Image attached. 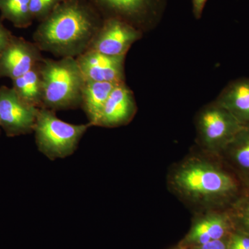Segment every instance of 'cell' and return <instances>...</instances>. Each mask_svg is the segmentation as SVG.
Wrapping results in <instances>:
<instances>
[{
	"mask_svg": "<svg viewBox=\"0 0 249 249\" xmlns=\"http://www.w3.org/2000/svg\"><path fill=\"white\" fill-rule=\"evenodd\" d=\"M103 19L88 0H65L39 22L33 40L56 58H76L89 48Z\"/></svg>",
	"mask_w": 249,
	"mask_h": 249,
	"instance_id": "6da1fadb",
	"label": "cell"
},
{
	"mask_svg": "<svg viewBox=\"0 0 249 249\" xmlns=\"http://www.w3.org/2000/svg\"><path fill=\"white\" fill-rule=\"evenodd\" d=\"M102 17L116 18L142 33L160 22L166 0H88Z\"/></svg>",
	"mask_w": 249,
	"mask_h": 249,
	"instance_id": "8992f818",
	"label": "cell"
},
{
	"mask_svg": "<svg viewBox=\"0 0 249 249\" xmlns=\"http://www.w3.org/2000/svg\"><path fill=\"white\" fill-rule=\"evenodd\" d=\"M169 183L183 200L212 210L230 209L247 189L227 165L198 157L174 168Z\"/></svg>",
	"mask_w": 249,
	"mask_h": 249,
	"instance_id": "7a4b0ae2",
	"label": "cell"
},
{
	"mask_svg": "<svg viewBox=\"0 0 249 249\" xmlns=\"http://www.w3.org/2000/svg\"><path fill=\"white\" fill-rule=\"evenodd\" d=\"M142 31L121 19L106 18L87 51L111 56H124L133 44L142 38Z\"/></svg>",
	"mask_w": 249,
	"mask_h": 249,
	"instance_id": "ba28073f",
	"label": "cell"
},
{
	"mask_svg": "<svg viewBox=\"0 0 249 249\" xmlns=\"http://www.w3.org/2000/svg\"><path fill=\"white\" fill-rule=\"evenodd\" d=\"M13 36L14 35L11 34V31L6 29L0 21V54L6 48Z\"/></svg>",
	"mask_w": 249,
	"mask_h": 249,
	"instance_id": "7402d4cb",
	"label": "cell"
},
{
	"mask_svg": "<svg viewBox=\"0 0 249 249\" xmlns=\"http://www.w3.org/2000/svg\"><path fill=\"white\" fill-rule=\"evenodd\" d=\"M230 236V235H229ZM229 237L208 242L204 245L196 246L188 249H228Z\"/></svg>",
	"mask_w": 249,
	"mask_h": 249,
	"instance_id": "44dd1931",
	"label": "cell"
},
{
	"mask_svg": "<svg viewBox=\"0 0 249 249\" xmlns=\"http://www.w3.org/2000/svg\"><path fill=\"white\" fill-rule=\"evenodd\" d=\"M39 109L24 102L13 88L0 87V127L8 137L34 132Z\"/></svg>",
	"mask_w": 249,
	"mask_h": 249,
	"instance_id": "52a82bcc",
	"label": "cell"
},
{
	"mask_svg": "<svg viewBox=\"0 0 249 249\" xmlns=\"http://www.w3.org/2000/svg\"><path fill=\"white\" fill-rule=\"evenodd\" d=\"M188 249L183 248V247H178V248H177V249Z\"/></svg>",
	"mask_w": 249,
	"mask_h": 249,
	"instance_id": "cb8c5ba5",
	"label": "cell"
},
{
	"mask_svg": "<svg viewBox=\"0 0 249 249\" xmlns=\"http://www.w3.org/2000/svg\"><path fill=\"white\" fill-rule=\"evenodd\" d=\"M219 157L249 189V124L242 126Z\"/></svg>",
	"mask_w": 249,
	"mask_h": 249,
	"instance_id": "4fadbf2b",
	"label": "cell"
},
{
	"mask_svg": "<svg viewBox=\"0 0 249 249\" xmlns=\"http://www.w3.org/2000/svg\"><path fill=\"white\" fill-rule=\"evenodd\" d=\"M65 0H29L31 16L34 20L42 22Z\"/></svg>",
	"mask_w": 249,
	"mask_h": 249,
	"instance_id": "d6986e66",
	"label": "cell"
},
{
	"mask_svg": "<svg viewBox=\"0 0 249 249\" xmlns=\"http://www.w3.org/2000/svg\"><path fill=\"white\" fill-rule=\"evenodd\" d=\"M228 249H249V234L234 229L229 237Z\"/></svg>",
	"mask_w": 249,
	"mask_h": 249,
	"instance_id": "ffe728a7",
	"label": "cell"
},
{
	"mask_svg": "<svg viewBox=\"0 0 249 249\" xmlns=\"http://www.w3.org/2000/svg\"><path fill=\"white\" fill-rule=\"evenodd\" d=\"M233 223L228 210H212L193 221L191 229L178 247L191 249L229 237L233 231Z\"/></svg>",
	"mask_w": 249,
	"mask_h": 249,
	"instance_id": "9c48e42d",
	"label": "cell"
},
{
	"mask_svg": "<svg viewBox=\"0 0 249 249\" xmlns=\"http://www.w3.org/2000/svg\"><path fill=\"white\" fill-rule=\"evenodd\" d=\"M117 84L119 83L85 80L80 107L92 126L96 125L105 103Z\"/></svg>",
	"mask_w": 249,
	"mask_h": 249,
	"instance_id": "9a60e30c",
	"label": "cell"
},
{
	"mask_svg": "<svg viewBox=\"0 0 249 249\" xmlns=\"http://www.w3.org/2000/svg\"><path fill=\"white\" fill-rule=\"evenodd\" d=\"M207 1L208 0H192L193 14L196 19L201 18Z\"/></svg>",
	"mask_w": 249,
	"mask_h": 249,
	"instance_id": "603a6c76",
	"label": "cell"
},
{
	"mask_svg": "<svg viewBox=\"0 0 249 249\" xmlns=\"http://www.w3.org/2000/svg\"><path fill=\"white\" fill-rule=\"evenodd\" d=\"M228 211L235 229L249 235V189L245 190Z\"/></svg>",
	"mask_w": 249,
	"mask_h": 249,
	"instance_id": "ac0fdd59",
	"label": "cell"
},
{
	"mask_svg": "<svg viewBox=\"0 0 249 249\" xmlns=\"http://www.w3.org/2000/svg\"><path fill=\"white\" fill-rule=\"evenodd\" d=\"M92 124H69L58 119L55 111L40 108L34 127L39 151L49 160L63 159L73 155L85 132Z\"/></svg>",
	"mask_w": 249,
	"mask_h": 249,
	"instance_id": "277c9868",
	"label": "cell"
},
{
	"mask_svg": "<svg viewBox=\"0 0 249 249\" xmlns=\"http://www.w3.org/2000/svg\"><path fill=\"white\" fill-rule=\"evenodd\" d=\"M42 52L34 42L13 36L0 54V78L14 80L25 74L45 58Z\"/></svg>",
	"mask_w": 249,
	"mask_h": 249,
	"instance_id": "30bf717a",
	"label": "cell"
},
{
	"mask_svg": "<svg viewBox=\"0 0 249 249\" xmlns=\"http://www.w3.org/2000/svg\"><path fill=\"white\" fill-rule=\"evenodd\" d=\"M214 102L231 113L242 125L249 124V78L231 82Z\"/></svg>",
	"mask_w": 249,
	"mask_h": 249,
	"instance_id": "5bb4252c",
	"label": "cell"
},
{
	"mask_svg": "<svg viewBox=\"0 0 249 249\" xmlns=\"http://www.w3.org/2000/svg\"><path fill=\"white\" fill-rule=\"evenodd\" d=\"M124 56H111L87 51L76 58L85 80L121 83L124 80Z\"/></svg>",
	"mask_w": 249,
	"mask_h": 249,
	"instance_id": "8fae6325",
	"label": "cell"
},
{
	"mask_svg": "<svg viewBox=\"0 0 249 249\" xmlns=\"http://www.w3.org/2000/svg\"><path fill=\"white\" fill-rule=\"evenodd\" d=\"M0 12L2 19H7L19 29L29 27L34 21L29 0H0Z\"/></svg>",
	"mask_w": 249,
	"mask_h": 249,
	"instance_id": "e0dca14e",
	"label": "cell"
},
{
	"mask_svg": "<svg viewBox=\"0 0 249 249\" xmlns=\"http://www.w3.org/2000/svg\"><path fill=\"white\" fill-rule=\"evenodd\" d=\"M196 125L199 145L206 153L218 157L243 126L214 101L199 110Z\"/></svg>",
	"mask_w": 249,
	"mask_h": 249,
	"instance_id": "5b68a950",
	"label": "cell"
},
{
	"mask_svg": "<svg viewBox=\"0 0 249 249\" xmlns=\"http://www.w3.org/2000/svg\"><path fill=\"white\" fill-rule=\"evenodd\" d=\"M40 70L43 88L41 108L56 111L81 106L85 80L76 58H44Z\"/></svg>",
	"mask_w": 249,
	"mask_h": 249,
	"instance_id": "3957f363",
	"label": "cell"
},
{
	"mask_svg": "<svg viewBox=\"0 0 249 249\" xmlns=\"http://www.w3.org/2000/svg\"><path fill=\"white\" fill-rule=\"evenodd\" d=\"M137 111L133 91L125 82L119 83L109 94L95 126L113 128L126 125L133 119Z\"/></svg>",
	"mask_w": 249,
	"mask_h": 249,
	"instance_id": "7c38bea8",
	"label": "cell"
},
{
	"mask_svg": "<svg viewBox=\"0 0 249 249\" xmlns=\"http://www.w3.org/2000/svg\"><path fill=\"white\" fill-rule=\"evenodd\" d=\"M40 63L25 74L13 80V89L19 98L37 108L42 107L43 97Z\"/></svg>",
	"mask_w": 249,
	"mask_h": 249,
	"instance_id": "2e32d148",
	"label": "cell"
}]
</instances>
